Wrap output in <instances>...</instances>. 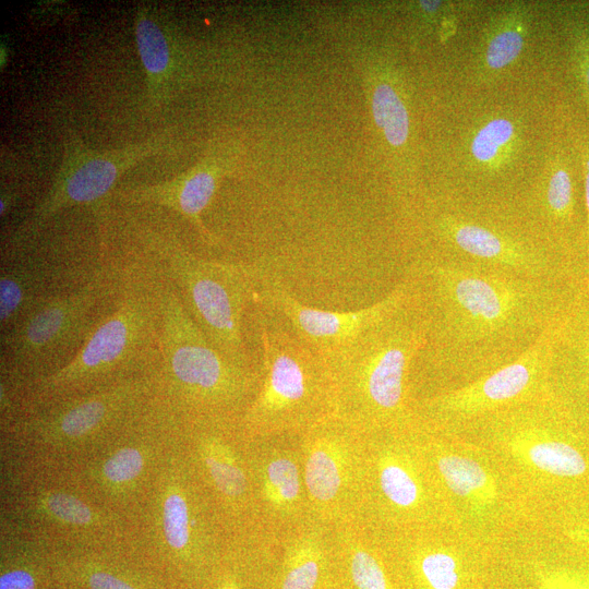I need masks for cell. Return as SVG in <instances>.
Instances as JSON below:
<instances>
[{
    "label": "cell",
    "instance_id": "cell-1",
    "mask_svg": "<svg viewBox=\"0 0 589 589\" xmlns=\"http://www.w3.org/2000/svg\"><path fill=\"white\" fill-rule=\"evenodd\" d=\"M579 274L534 278L464 262L417 257L407 278L425 341L412 374L419 398L462 387L521 357L567 306ZM417 398V399H419Z\"/></svg>",
    "mask_w": 589,
    "mask_h": 589
},
{
    "label": "cell",
    "instance_id": "cell-2",
    "mask_svg": "<svg viewBox=\"0 0 589 589\" xmlns=\"http://www.w3.org/2000/svg\"><path fill=\"white\" fill-rule=\"evenodd\" d=\"M424 341L425 324L410 285L404 301L323 357L334 381L336 417L362 433L413 422L412 374Z\"/></svg>",
    "mask_w": 589,
    "mask_h": 589
},
{
    "label": "cell",
    "instance_id": "cell-3",
    "mask_svg": "<svg viewBox=\"0 0 589 589\" xmlns=\"http://www.w3.org/2000/svg\"><path fill=\"white\" fill-rule=\"evenodd\" d=\"M123 278L111 311L73 359L27 384L37 401L59 400L159 371V301L153 274L123 253Z\"/></svg>",
    "mask_w": 589,
    "mask_h": 589
},
{
    "label": "cell",
    "instance_id": "cell-4",
    "mask_svg": "<svg viewBox=\"0 0 589 589\" xmlns=\"http://www.w3.org/2000/svg\"><path fill=\"white\" fill-rule=\"evenodd\" d=\"M145 267L154 276L159 301V393L191 422L239 421L259 388L260 369L227 359L193 321L172 286Z\"/></svg>",
    "mask_w": 589,
    "mask_h": 589
},
{
    "label": "cell",
    "instance_id": "cell-5",
    "mask_svg": "<svg viewBox=\"0 0 589 589\" xmlns=\"http://www.w3.org/2000/svg\"><path fill=\"white\" fill-rule=\"evenodd\" d=\"M125 252L172 286L206 338L231 362L253 365L243 335V315L254 293V276L240 264L207 260L189 251L168 230L142 228Z\"/></svg>",
    "mask_w": 589,
    "mask_h": 589
},
{
    "label": "cell",
    "instance_id": "cell-6",
    "mask_svg": "<svg viewBox=\"0 0 589 589\" xmlns=\"http://www.w3.org/2000/svg\"><path fill=\"white\" fill-rule=\"evenodd\" d=\"M122 278L121 256L110 255L88 283L45 301L1 332V372L28 384L69 363L113 308Z\"/></svg>",
    "mask_w": 589,
    "mask_h": 589
},
{
    "label": "cell",
    "instance_id": "cell-7",
    "mask_svg": "<svg viewBox=\"0 0 589 589\" xmlns=\"http://www.w3.org/2000/svg\"><path fill=\"white\" fill-rule=\"evenodd\" d=\"M262 363L255 396L239 419L245 440L301 435L336 417L326 360L294 334L261 325Z\"/></svg>",
    "mask_w": 589,
    "mask_h": 589
},
{
    "label": "cell",
    "instance_id": "cell-8",
    "mask_svg": "<svg viewBox=\"0 0 589 589\" xmlns=\"http://www.w3.org/2000/svg\"><path fill=\"white\" fill-rule=\"evenodd\" d=\"M435 482L410 424L363 433L356 518L374 532L432 526Z\"/></svg>",
    "mask_w": 589,
    "mask_h": 589
},
{
    "label": "cell",
    "instance_id": "cell-9",
    "mask_svg": "<svg viewBox=\"0 0 589 589\" xmlns=\"http://www.w3.org/2000/svg\"><path fill=\"white\" fill-rule=\"evenodd\" d=\"M170 135L161 133L144 142L120 148L94 151L71 135L64 143L62 164L43 200L19 224L4 244V251L33 241L59 212L92 204L113 188L119 177L144 158L165 152Z\"/></svg>",
    "mask_w": 589,
    "mask_h": 589
},
{
    "label": "cell",
    "instance_id": "cell-10",
    "mask_svg": "<svg viewBox=\"0 0 589 589\" xmlns=\"http://www.w3.org/2000/svg\"><path fill=\"white\" fill-rule=\"evenodd\" d=\"M554 324L517 360L462 387L417 399L416 418L437 430L449 431L465 428L506 407L544 397Z\"/></svg>",
    "mask_w": 589,
    "mask_h": 589
},
{
    "label": "cell",
    "instance_id": "cell-11",
    "mask_svg": "<svg viewBox=\"0 0 589 589\" xmlns=\"http://www.w3.org/2000/svg\"><path fill=\"white\" fill-rule=\"evenodd\" d=\"M310 515L335 525L356 518L363 433L333 417L300 435Z\"/></svg>",
    "mask_w": 589,
    "mask_h": 589
},
{
    "label": "cell",
    "instance_id": "cell-12",
    "mask_svg": "<svg viewBox=\"0 0 589 589\" xmlns=\"http://www.w3.org/2000/svg\"><path fill=\"white\" fill-rule=\"evenodd\" d=\"M245 454L262 529L281 534L312 519L303 479L300 435L245 440Z\"/></svg>",
    "mask_w": 589,
    "mask_h": 589
},
{
    "label": "cell",
    "instance_id": "cell-13",
    "mask_svg": "<svg viewBox=\"0 0 589 589\" xmlns=\"http://www.w3.org/2000/svg\"><path fill=\"white\" fill-rule=\"evenodd\" d=\"M1 257L0 333L45 301L88 283L110 259H57L37 252L32 242Z\"/></svg>",
    "mask_w": 589,
    "mask_h": 589
},
{
    "label": "cell",
    "instance_id": "cell-14",
    "mask_svg": "<svg viewBox=\"0 0 589 589\" xmlns=\"http://www.w3.org/2000/svg\"><path fill=\"white\" fill-rule=\"evenodd\" d=\"M544 394L589 432V278L584 272L552 329Z\"/></svg>",
    "mask_w": 589,
    "mask_h": 589
},
{
    "label": "cell",
    "instance_id": "cell-15",
    "mask_svg": "<svg viewBox=\"0 0 589 589\" xmlns=\"http://www.w3.org/2000/svg\"><path fill=\"white\" fill-rule=\"evenodd\" d=\"M159 371L63 398L24 426L55 442H77L120 423L159 393Z\"/></svg>",
    "mask_w": 589,
    "mask_h": 589
},
{
    "label": "cell",
    "instance_id": "cell-16",
    "mask_svg": "<svg viewBox=\"0 0 589 589\" xmlns=\"http://www.w3.org/2000/svg\"><path fill=\"white\" fill-rule=\"evenodd\" d=\"M199 461L236 533L261 528L238 420L193 421Z\"/></svg>",
    "mask_w": 589,
    "mask_h": 589
},
{
    "label": "cell",
    "instance_id": "cell-17",
    "mask_svg": "<svg viewBox=\"0 0 589 589\" xmlns=\"http://www.w3.org/2000/svg\"><path fill=\"white\" fill-rule=\"evenodd\" d=\"M409 293L410 284L404 278L381 301L356 311H326L306 306L276 285L263 290V299L285 315L297 337L324 357L349 344Z\"/></svg>",
    "mask_w": 589,
    "mask_h": 589
},
{
    "label": "cell",
    "instance_id": "cell-18",
    "mask_svg": "<svg viewBox=\"0 0 589 589\" xmlns=\"http://www.w3.org/2000/svg\"><path fill=\"white\" fill-rule=\"evenodd\" d=\"M269 589H335L334 525L312 518L278 534Z\"/></svg>",
    "mask_w": 589,
    "mask_h": 589
},
{
    "label": "cell",
    "instance_id": "cell-19",
    "mask_svg": "<svg viewBox=\"0 0 589 589\" xmlns=\"http://www.w3.org/2000/svg\"><path fill=\"white\" fill-rule=\"evenodd\" d=\"M226 161L223 155L212 154L169 181L125 187L117 190L115 196L129 205L152 204L172 209L192 224L205 242L215 244L201 215L228 169Z\"/></svg>",
    "mask_w": 589,
    "mask_h": 589
},
{
    "label": "cell",
    "instance_id": "cell-20",
    "mask_svg": "<svg viewBox=\"0 0 589 589\" xmlns=\"http://www.w3.org/2000/svg\"><path fill=\"white\" fill-rule=\"evenodd\" d=\"M335 589H396L375 533L357 520L334 525Z\"/></svg>",
    "mask_w": 589,
    "mask_h": 589
},
{
    "label": "cell",
    "instance_id": "cell-21",
    "mask_svg": "<svg viewBox=\"0 0 589 589\" xmlns=\"http://www.w3.org/2000/svg\"><path fill=\"white\" fill-rule=\"evenodd\" d=\"M135 38L149 98L154 106H161L168 97L173 71L171 44L166 32L144 7L136 12Z\"/></svg>",
    "mask_w": 589,
    "mask_h": 589
},
{
    "label": "cell",
    "instance_id": "cell-22",
    "mask_svg": "<svg viewBox=\"0 0 589 589\" xmlns=\"http://www.w3.org/2000/svg\"><path fill=\"white\" fill-rule=\"evenodd\" d=\"M161 513L164 536L171 549L185 553L207 551L212 541L208 528L188 489L172 488Z\"/></svg>",
    "mask_w": 589,
    "mask_h": 589
},
{
    "label": "cell",
    "instance_id": "cell-23",
    "mask_svg": "<svg viewBox=\"0 0 589 589\" xmlns=\"http://www.w3.org/2000/svg\"><path fill=\"white\" fill-rule=\"evenodd\" d=\"M527 11L521 4L506 8L490 24L482 47V65L498 72L521 53L527 36Z\"/></svg>",
    "mask_w": 589,
    "mask_h": 589
},
{
    "label": "cell",
    "instance_id": "cell-24",
    "mask_svg": "<svg viewBox=\"0 0 589 589\" xmlns=\"http://www.w3.org/2000/svg\"><path fill=\"white\" fill-rule=\"evenodd\" d=\"M517 127L506 117H495L482 123L470 140V155L484 167H496L514 148Z\"/></svg>",
    "mask_w": 589,
    "mask_h": 589
},
{
    "label": "cell",
    "instance_id": "cell-25",
    "mask_svg": "<svg viewBox=\"0 0 589 589\" xmlns=\"http://www.w3.org/2000/svg\"><path fill=\"white\" fill-rule=\"evenodd\" d=\"M372 113L376 125L383 131L386 141L395 147L404 145L409 135V115L407 108L388 83H380L372 94Z\"/></svg>",
    "mask_w": 589,
    "mask_h": 589
},
{
    "label": "cell",
    "instance_id": "cell-26",
    "mask_svg": "<svg viewBox=\"0 0 589 589\" xmlns=\"http://www.w3.org/2000/svg\"><path fill=\"white\" fill-rule=\"evenodd\" d=\"M143 466L144 458L140 449L125 446L109 456L103 466V473L112 484H127L141 473Z\"/></svg>",
    "mask_w": 589,
    "mask_h": 589
},
{
    "label": "cell",
    "instance_id": "cell-27",
    "mask_svg": "<svg viewBox=\"0 0 589 589\" xmlns=\"http://www.w3.org/2000/svg\"><path fill=\"white\" fill-rule=\"evenodd\" d=\"M45 510L59 521L83 526L94 518L92 509L77 497L67 493H50L44 501Z\"/></svg>",
    "mask_w": 589,
    "mask_h": 589
},
{
    "label": "cell",
    "instance_id": "cell-28",
    "mask_svg": "<svg viewBox=\"0 0 589 589\" xmlns=\"http://www.w3.org/2000/svg\"><path fill=\"white\" fill-rule=\"evenodd\" d=\"M566 534L574 543L589 551V512L581 510L577 517L570 518Z\"/></svg>",
    "mask_w": 589,
    "mask_h": 589
},
{
    "label": "cell",
    "instance_id": "cell-29",
    "mask_svg": "<svg viewBox=\"0 0 589 589\" xmlns=\"http://www.w3.org/2000/svg\"><path fill=\"white\" fill-rule=\"evenodd\" d=\"M33 576L22 569L8 572L0 577V589H34Z\"/></svg>",
    "mask_w": 589,
    "mask_h": 589
},
{
    "label": "cell",
    "instance_id": "cell-30",
    "mask_svg": "<svg viewBox=\"0 0 589 589\" xmlns=\"http://www.w3.org/2000/svg\"><path fill=\"white\" fill-rule=\"evenodd\" d=\"M576 58L585 89L589 95V36L581 34L577 37Z\"/></svg>",
    "mask_w": 589,
    "mask_h": 589
},
{
    "label": "cell",
    "instance_id": "cell-31",
    "mask_svg": "<svg viewBox=\"0 0 589 589\" xmlns=\"http://www.w3.org/2000/svg\"><path fill=\"white\" fill-rule=\"evenodd\" d=\"M92 589H134L125 581L107 573H94L89 576Z\"/></svg>",
    "mask_w": 589,
    "mask_h": 589
},
{
    "label": "cell",
    "instance_id": "cell-32",
    "mask_svg": "<svg viewBox=\"0 0 589 589\" xmlns=\"http://www.w3.org/2000/svg\"><path fill=\"white\" fill-rule=\"evenodd\" d=\"M548 589H589V579L570 573L556 576Z\"/></svg>",
    "mask_w": 589,
    "mask_h": 589
},
{
    "label": "cell",
    "instance_id": "cell-33",
    "mask_svg": "<svg viewBox=\"0 0 589 589\" xmlns=\"http://www.w3.org/2000/svg\"><path fill=\"white\" fill-rule=\"evenodd\" d=\"M419 3L426 13H436L442 5L441 1H420Z\"/></svg>",
    "mask_w": 589,
    "mask_h": 589
},
{
    "label": "cell",
    "instance_id": "cell-34",
    "mask_svg": "<svg viewBox=\"0 0 589 589\" xmlns=\"http://www.w3.org/2000/svg\"><path fill=\"white\" fill-rule=\"evenodd\" d=\"M220 589H239L235 584L229 582L225 586H223Z\"/></svg>",
    "mask_w": 589,
    "mask_h": 589
},
{
    "label": "cell",
    "instance_id": "cell-35",
    "mask_svg": "<svg viewBox=\"0 0 589 589\" xmlns=\"http://www.w3.org/2000/svg\"><path fill=\"white\" fill-rule=\"evenodd\" d=\"M581 272H584L589 278V263L581 267Z\"/></svg>",
    "mask_w": 589,
    "mask_h": 589
}]
</instances>
